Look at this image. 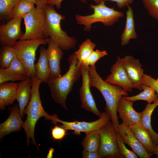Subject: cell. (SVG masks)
Segmentation results:
<instances>
[{
  "label": "cell",
  "mask_w": 158,
  "mask_h": 158,
  "mask_svg": "<svg viewBox=\"0 0 158 158\" xmlns=\"http://www.w3.org/2000/svg\"><path fill=\"white\" fill-rule=\"evenodd\" d=\"M68 60L69 66L67 71L58 77L50 75L46 82L54 100L66 110L68 109L66 104L68 95L82 74L80 65L74 53L69 56Z\"/></svg>",
  "instance_id": "obj_1"
},
{
  "label": "cell",
  "mask_w": 158,
  "mask_h": 158,
  "mask_svg": "<svg viewBox=\"0 0 158 158\" xmlns=\"http://www.w3.org/2000/svg\"><path fill=\"white\" fill-rule=\"evenodd\" d=\"M90 84L97 89L103 96L106 103L105 112L111 118V122L118 133L119 125L117 115V107L121 98L128 96V92L117 85L109 83L103 79L96 69L95 65L88 66Z\"/></svg>",
  "instance_id": "obj_2"
},
{
  "label": "cell",
  "mask_w": 158,
  "mask_h": 158,
  "mask_svg": "<svg viewBox=\"0 0 158 158\" xmlns=\"http://www.w3.org/2000/svg\"><path fill=\"white\" fill-rule=\"evenodd\" d=\"M42 83L36 75L33 76L31 78V97L25 110L24 114H26L27 117L22 126L26 133L27 145L29 147L31 139L32 144L36 147L38 150L39 149L34 135L36 123L37 121L42 117H44L45 120L51 121L53 118L52 115H49L47 113L42 104L39 91L40 85Z\"/></svg>",
  "instance_id": "obj_3"
},
{
  "label": "cell",
  "mask_w": 158,
  "mask_h": 158,
  "mask_svg": "<svg viewBox=\"0 0 158 158\" xmlns=\"http://www.w3.org/2000/svg\"><path fill=\"white\" fill-rule=\"evenodd\" d=\"M53 6L46 4L44 8L47 35L62 50L67 51L73 49L77 41L62 30L61 23L65 19V17L57 12Z\"/></svg>",
  "instance_id": "obj_4"
},
{
  "label": "cell",
  "mask_w": 158,
  "mask_h": 158,
  "mask_svg": "<svg viewBox=\"0 0 158 158\" xmlns=\"http://www.w3.org/2000/svg\"><path fill=\"white\" fill-rule=\"evenodd\" d=\"M105 1L104 0H102L97 5H90V8L93 9L94 12L92 14L86 16L76 15L77 23L84 25L85 31H90L92 24L97 22H101L106 26H111L118 22L119 19L124 16L122 12L116 10L113 8L107 7Z\"/></svg>",
  "instance_id": "obj_5"
},
{
  "label": "cell",
  "mask_w": 158,
  "mask_h": 158,
  "mask_svg": "<svg viewBox=\"0 0 158 158\" xmlns=\"http://www.w3.org/2000/svg\"><path fill=\"white\" fill-rule=\"evenodd\" d=\"M47 42L48 38L20 40L13 45L16 55L25 67L27 77L31 78L36 75L34 62L37 49L40 45Z\"/></svg>",
  "instance_id": "obj_6"
},
{
  "label": "cell",
  "mask_w": 158,
  "mask_h": 158,
  "mask_svg": "<svg viewBox=\"0 0 158 158\" xmlns=\"http://www.w3.org/2000/svg\"><path fill=\"white\" fill-rule=\"evenodd\" d=\"M25 31L20 40L47 39L44 8L37 6L23 17Z\"/></svg>",
  "instance_id": "obj_7"
},
{
  "label": "cell",
  "mask_w": 158,
  "mask_h": 158,
  "mask_svg": "<svg viewBox=\"0 0 158 158\" xmlns=\"http://www.w3.org/2000/svg\"><path fill=\"white\" fill-rule=\"evenodd\" d=\"M100 145L98 151L101 158H122L118 146L116 132L113 123L110 121L98 130Z\"/></svg>",
  "instance_id": "obj_8"
},
{
  "label": "cell",
  "mask_w": 158,
  "mask_h": 158,
  "mask_svg": "<svg viewBox=\"0 0 158 158\" xmlns=\"http://www.w3.org/2000/svg\"><path fill=\"white\" fill-rule=\"evenodd\" d=\"M53 116L54 120L52 123L56 125L57 123H60L62 124L59 126H60L66 130L74 131V134L76 135H79L81 132L87 134L94 130H98L100 128L107 123L111 120L110 116L106 112L102 113L99 119L90 122L77 121H66L59 119L56 114H53Z\"/></svg>",
  "instance_id": "obj_9"
},
{
  "label": "cell",
  "mask_w": 158,
  "mask_h": 158,
  "mask_svg": "<svg viewBox=\"0 0 158 158\" xmlns=\"http://www.w3.org/2000/svg\"><path fill=\"white\" fill-rule=\"evenodd\" d=\"M82 83L79 90L81 107L99 117L102 114L97 108L90 90L88 66L80 65Z\"/></svg>",
  "instance_id": "obj_10"
},
{
  "label": "cell",
  "mask_w": 158,
  "mask_h": 158,
  "mask_svg": "<svg viewBox=\"0 0 158 158\" xmlns=\"http://www.w3.org/2000/svg\"><path fill=\"white\" fill-rule=\"evenodd\" d=\"M23 18L11 19L6 24L0 26V42L3 46H13L24 34L21 29Z\"/></svg>",
  "instance_id": "obj_11"
},
{
  "label": "cell",
  "mask_w": 158,
  "mask_h": 158,
  "mask_svg": "<svg viewBox=\"0 0 158 158\" xmlns=\"http://www.w3.org/2000/svg\"><path fill=\"white\" fill-rule=\"evenodd\" d=\"M111 74L106 78L107 82L118 86L127 92H132L134 86L122 65L121 58L118 56L111 68Z\"/></svg>",
  "instance_id": "obj_12"
},
{
  "label": "cell",
  "mask_w": 158,
  "mask_h": 158,
  "mask_svg": "<svg viewBox=\"0 0 158 158\" xmlns=\"http://www.w3.org/2000/svg\"><path fill=\"white\" fill-rule=\"evenodd\" d=\"M122 65L134 88L142 91V80L144 74L139 59L131 55L121 58Z\"/></svg>",
  "instance_id": "obj_13"
},
{
  "label": "cell",
  "mask_w": 158,
  "mask_h": 158,
  "mask_svg": "<svg viewBox=\"0 0 158 158\" xmlns=\"http://www.w3.org/2000/svg\"><path fill=\"white\" fill-rule=\"evenodd\" d=\"M118 132L125 143L127 144L133 152L141 158H150L153 154L148 152L135 136L130 127L123 123L119 124Z\"/></svg>",
  "instance_id": "obj_14"
},
{
  "label": "cell",
  "mask_w": 158,
  "mask_h": 158,
  "mask_svg": "<svg viewBox=\"0 0 158 158\" xmlns=\"http://www.w3.org/2000/svg\"><path fill=\"white\" fill-rule=\"evenodd\" d=\"M10 114L6 120L0 124V138L12 132L20 131L24 122L20 114L19 105L17 104L9 107Z\"/></svg>",
  "instance_id": "obj_15"
},
{
  "label": "cell",
  "mask_w": 158,
  "mask_h": 158,
  "mask_svg": "<svg viewBox=\"0 0 158 158\" xmlns=\"http://www.w3.org/2000/svg\"><path fill=\"white\" fill-rule=\"evenodd\" d=\"M133 101L124 99L123 97L118 102L117 110L119 116L118 117L123 123L130 126L140 122L142 112L136 111L133 107Z\"/></svg>",
  "instance_id": "obj_16"
},
{
  "label": "cell",
  "mask_w": 158,
  "mask_h": 158,
  "mask_svg": "<svg viewBox=\"0 0 158 158\" xmlns=\"http://www.w3.org/2000/svg\"><path fill=\"white\" fill-rule=\"evenodd\" d=\"M47 43L46 52L50 69V75L59 77L61 75L60 62L63 56V50L50 37L48 38Z\"/></svg>",
  "instance_id": "obj_17"
},
{
  "label": "cell",
  "mask_w": 158,
  "mask_h": 158,
  "mask_svg": "<svg viewBox=\"0 0 158 158\" xmlns=\"http://www.w3.org/2000/svg\"><path fill=\"white\" fill-rule=\"evenodd\" d=\"M31 92V78L26 77L18 84L16 94L20 114L22 118L23 117L25 109L30 99Z\"/></svg>",
  "instance_id": "obj_18"
},
{
  "label": "cell",
  "mask_w": 158,
  "mask_h": 158,
  "mask_svg": "<svg viewBox=\"0 0 158 158\" xmlns=\"http://www.w3.org/2000/svg\"><path fill=\"white\" fill-rule=\"evenodd\" d=\"M18 83L6 82L0 84V109L3 110L5 107L12 104L16 100Z\"/></svg>",
  "instance_id": "obj_19"
},
{
  "label": "cell",
  "mask_w": 158,
  "mask_h": 158,
  "mask_svg": "<svg viewBox=\"0 0 158 158\" xmlns=\"http://www.w3.org/2000/svg\"><path fill=\"white\" fill-rule=\"evenodd\" d=\"M129 127L135 136L147 151L152 153L155 145L149 131L140 123Z\"/></svg>",
  "instance_id": "obj_20"
},
{
  "label": "cell",
  "mask_w": 158,
  "mask_h": 158,
  "mask_svg": "<svg viewBox=\"0 0 158 158\" xmlns=\"http://www.w3.org/2000/svg\"><path fill=\"white\" fill-rule=\"evenodd\" d=\"M126 12V21L125 27L121 36V44L127 45L130 39H136L137 35L135 31L133 13L131 6H127Z\"/></svg>",
  "instance_id": "obj_21"
},
{
  "label": "cell",
  "mask_w": 158,
  "mask_h": 158,
  "mask_svg": "<svg viewBox=\"0 0 158 158\" xmlns=\"http://www.w3.org/2000/svg\"><path fill=\"white\" fill-rule=\"evenodd\" d=\"M40 53L38 61L35 64L36 76L42 82L46 83L50 73L46 49L44 47L41 46L40 47Z\"/></svg>",
  "instance_id": "obj_22"
},
{
  "label": "cell",
  "mask_w": 158,
  "mask_h": 158,
  "mask_svg": "<svg viewBox=\"0 0 158 158\" xmlns=\"http://www.w3.org/2000/svg\"><path fill=\"white\" fill-rule=\"evenodd\" d=\"M158 106V100L152 104H148L142 112V114L140 123L150 132L155 146L158 145V133L153 129L151 125V116L155 108Z\"/></svg>",
  "instance_id": "obj_23"
},
{
  "label": "cell",
  "mask_w": 158,
  "mask_h": 158,
  "mask_svg": "<svg viewBox=\"0 0 158 158\" xmlns=\"http://www.w3.org/2000/svg\"><path fill=\"white\" fill-rule=\"evenodd\" d=\"M142 91L138 94L133 96H123L125 99L134 102L137 100H142L146 101L148 103L151 104L158 100V97L155 90L152 87L148 85H142Z\"/></svg>",
  "instance_id": "obj_24"
},
{
  "label": "cell",
  "mask_w": 158,
  "mask_h": 158,
  "mask_svg": "<svg viewBox=\"0 0 158 158\" xmlns=\"http://www.w3.org/2000/svg\"><path fill=\"white\" fill-rule=\"evenodd\" d=\"M83 150L91 152H98L100 145L98 130H94L86 134L81 142Z\"/></svg>",
  "instance_id": "obj_25"
},
{
  "label": "cell",
  "mask_w": 158,
  "mask_h": 158,
  "mask_svg": "<svg viewBox=\"0 0 158 158\" xmlns=\"http://www.w3.org/2000/svg\"><path fill=\"white\" fill-rule=\"evenodd\" d=\"M35 4L27 0H20L16 5L8 17L11 19L23 17L35 8Z\"/></svg>",
  "instance_id": "obj_26"
},
{
  "label": "cell",
  "mask_w": 158,
  "mask_h": 158,
  "mask_svg": "<svg viewBox=\"0 0 158 158\" xmlns=\"http://www.w3.org/2000/svg\"><path fill=\"white\" fill-rule=\"evenodd\" d=\"M96 45L89 39H87L79 46V49L75 52L80 65L94 51Z\"/></svg>",
  "instance_id": "obj_27"
},
{
  "label": "cell",
  "mask_w": 158,
  "mask_h": 158,
  "mask_svg": "<svg viewBox=\"0 0 158 158\" xmlns=\"http://www.w3.org/2000/svg\"><path fill=\"white\" fill-rule=\"evenodd\" d=\"M16 55L13 46H3L0 55V68H7Z\"/></svg>",
  "instance_id": "obj_28"
},
{
  "label": "cell",
  "mask_w": 158,
  "mask_h": 158,
  "mask_svg": "<svg viewBox=\"0 0 158 158\" xmlns=\"http://www.w3.org/2000/svg\"><path fill=\"white\" fill-rule=\"evenodd\" d=\"M6 69L8 71L14 74L26 76V71L25 67L16 55L9 66Z\"/></svg>",
  "instance_id": "obj_29"
},
{
  "label": "cell",
  "mask_w": 158,
  "mask_h": 158,
  "mask_svg": "<svg viewBox=\"0 0 158 158\" xmlns=\"http://www.w3.org/2000/svg\"><path fill=\"white\" fill-rule=\"evenodd\" d=\"M19 0H0V18L8 17L14 7Z\"/></svg>",
  "instance_id": "obj_30"
},
{
  "label": "cell",
  "mask_w": 158,
  "mask_h": 158,
  "mask_svg": "<svg viewBox=\"0 0 158 158\" xmlns=\"http://www.w3.org/2000/svg\"><path fill=\"white\" fill-rule=\"evenodd\" d=\"M26 78L25 76L14 74L7 70L6 68H0V84L9 81H21Z\"/></svg>",
  "instance_id": "obj_31"
},
{
  "label": "cell",
  "mask_w": 158,
  "mask_h": 158,
  "mask_svg": "<svg viewBox=\"0 0 158 158\" xmlns=\"http://www.w3.org/2000/svg\"><path fill=\"white\" fill-rule=\"evenodd\" d=\"M107 55V53L105 50L96 49L83 62L81 65L87 66H95L96 63L99 59Z\"/></svg>",
  "instance_id": "obj_32"
},
{
  "label": "cell",
  "mask_w": 158,
  "mask_h": 158,
  "mask_svg": "<svg viewBox=\"0 0 158 158\" xmlns=\"http://www.w3.org/2000/svg\"><path fill=\"white\" fill-rule=\"evenodd\" d=\"M116 139L119 152L124 158H138L137 155L136 154L126 147L121 136L118 132L117 133Z\"/></svg>",
  "instance_id": "obj_33"
},
{
  "label": "cell",
  "mask_w": 158,
  "mask_h": 158,
  "mask_svg": "<svg viewBox=\"0 0 158 158\" xmlns=\"http://www.w3.org/2000/svg\"><path fill=\"white\" fill-rule=\"evenodd\" d=\"M149 15L158 20V0H143Z\"/></svg>",
  "instance_id": "obj_34"
},
{
  "label": "cell",
  "mask_w": 158,
  "mask_h": 158,
  "mask_svg": "<svg viewBox=\"0 0 158 158\" xmlns=\"http://www.w3.org/2000/svg\"><path fill=\"white\" fill-rule=\"evenodd\" d=\"M142 85H148L153 88L155 91L158 97V80L153 78L150 75L144 74L142 80Z\"/></svg>",
  "instance_id": "obj_35"
},
{
  "label": "cell",
  "mask_w": 158,
  "mask_h": 158,
  "mask_svg": "<svg viewBox=\"0 0 158 158\" xmlns=\"http://www.w3.org/2000/svg\"><path fill=\"white\" fill-rule=\"evenodd\" d=\"M66 130L63 128L55 125L51 129V134L53 138L56 140H62L66 134Z\"/></svg>",
  "instance_id": "obj_36"
},
{
  "label": "cell",
  "mask_w": 158,
  "mask_h": 158,
  "mask_svg": "<svg viewBox=\"0 0 158 158\" xmlns=\"http://www.w3.org/2000/svg\"><path fill=\"white\" fill-rule=\"evenodd\" d=\"M105 1H111L116 3L117 7L120 9L132 4L133 0H104Z\"/></svg>",
  "instance_id": "obj_37"
},
{
  "label": "cell",
  "mask_w": 158,
  "mask_h": 158,
  "mask_svg": "<svg viewBox=\"0 0 158 158\" xmlns=\"http://www.w3.org/2000/svg\"><path fill=\"white\" fill-rule=\"evenodd\" d=\"M63 0H49L47 2L46 4L51 5H55L57 8L60 9L61 7V2ZM81 1L84 3L86 2V0H80ZM96 3L98 4L102 0H93Z\"/></svg>",
  "instance_id": "obj_38"
},
{
  "label": "cell",
  "mask_w": 158,
  "mask_h": 158,
  "mask_svg": "<svg viewBox=\"0 0 158 158\" xmlns=\"http://www.w3.org/2000/svg\"><path fill=\"white\" fill-rule=\"evenodd\" d=\"M83 158H101L98 152H91L83 150L82 152Z\"/></svg>",
  "instance_id": "obj_39"
},
{
  "label": "cell",
  "mask_w": 158,
  "mask_h": 158,
  "mask_svg": "<svg viewBox=\"0 0 158 158\" xmlns=\"http://www.w3.org/2000/svg\"><path fill=\"white\" fill-rule=\"evenodd\" d=\"M49 0H39L38 4L36 6L41 8H44L47 1Z\"/></svg>",
  "instance_id": "obj_40"
},
{
  "label": "cell",
  "mask_w": 158,
  "mask_h": 158,
  "mask_svg": "<svg viewBox=\"0 0 158 158\" xmlns=\"http://www.w3.org/2000/svg\"><path fill=\"white\" fill-rule=\"evenodd\" d=\"M54 149L52 147H50L49 151L48 153L47 156V158H52L53 157Z\"/></svg>",
  "instance_id": "obj_41"
},
{
  "label": "cell",
  "mask_w": 158,
  "mask_h": 158,
  "mask_svg": "<svg viewBox=\"0 0 158 158\" xmlns=\"http://www.w3.org/2000/svg\"><path fill=\"white\" fill-rule=\"evenodd\" d=\"M153 154L155 155L158 158V145L155 146L153 152Z\"/></svg>",
  "instance_id": "obj_42"
},
{
  "label": "cell",
  "mask_w": 158,
  "mask_h": 158,
  "mask_svg": "<svg viewBox=\"0 0 158 158\" xmlns=\"http://www.w3.org/2000/svg\"><path fill=\"white\" fill-rule=\"evenodd\" d=\"M28 1L33 3L35 4L36 5V6L38 4L39 0H27Z\"/></svg>",
  "instance_id": "obj_43"
},
{
  "label": "cell",
  "mask_w": 158,
  "mask_h": 158,
  "mask_svg": "<svg viewBox=\"0 0 158 158\" xmlns=\"http://www.w3.org/2000/svg\"><path fill=\"white\" fill-rule=\"evenodd\" d=\"M141 0L142 1L143 0Z\"/></svg>",
  "instance_id": "obj_44"
}]
</instances>
